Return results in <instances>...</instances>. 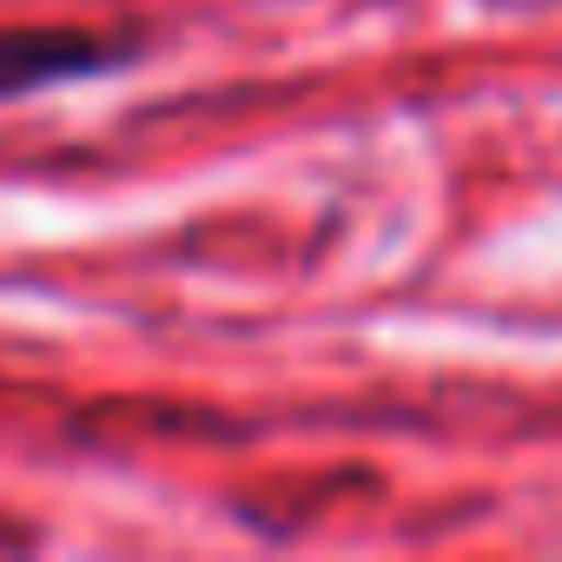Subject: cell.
<instances>
[{
    "mask_svg": "<svg viewBox=\"0 0 562 562\" xmlns=\"http://www.w3.org/2000/svg\"><path fill=\"white\" fill-rule=\"evenodd\" d=\"M133 60H139L133 41H106V34H87V27H0V106L34 100L47 87L120 74Z\"/></svg>",
    "mask_w": 562,
    "mask_h": 562,
    "instance_id": "6da1fadb",
    "label": "cell"
}]
</instances>
